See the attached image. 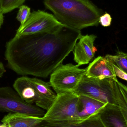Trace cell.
<instances>
[{
    "mask_svg": "<svg viewBox=\"0 0 127 127\" xmlns=\"http://www.w3.org/2000/svg\"><path fill=\"white\" fill-rule=\"evenodd\" d=\"M81 35V31L64 25L50 32L15 35L6 43L5 60L18 74L47 77L73 51Z\"/></svg>",
    "mask_w": 127,
    "mask_h": 127,
    "instance_id": "cell-1",
    "label": "cell"
},
{
    "mask_svg": "<svg viewBox=\"0 0 127 127\" xmlns=\"http://www.w3.org/2000/svg\"><path fill=\"white\" fill-rule=\"evenodd\" d=\"M44 4L61 23L80 31L98 26L103 12L90 0H44Z\"/></svg>",
    "mask_w": 127,
    "mask_h": 127,
    "instance_id": "cell-2",
    "label": "cell"
},
{
    "mask_svg": "<svg viewBox=\"0 0 127 127\" xmlns=\"http://www.w3.org/2000/svg\"><path fill=\"white\" fill-rule=\"evenodd\" d=\"M102 80L84 75L74 93L90 97L105 103L120 107L125 103L117 81Z\"/></svg>",
    "mask_w": 127,
    "mask_h": 127,
    "instance_id": "cell-3",
    "label": "cell"
},
{
    "mask_svg": "<svg viewBox=\"0 0 127 127\" xmlns=\"http://www.w3.org/2000/svg\"><path fill=\"white\" fill-rule=\"evenodd\" d=\"M79 95L74 92L57 94V97L43 120L48 121H65L79 120Z\"/></svg>",
    "mask_w": 127,
    "mask_h": 127,
    "instance_id": "cell-4",
    "label": "cell"
},
{
    "mask_svg": "<svg viewBox=\"0 0 127 127\" xmlns=\"http://www.w3.org/2000/svg\"><path fill=\"white\" fill-rule=\"evenodd\" d=\"M80 66L62 64L51 74L50 84L57 94L76 90L87 71V68H80Z\"/></svg>",
    "mask_w": 127,
    "mask_h": 127,
    "instance_id": "cell-5",
    "label": "cell"
},
{
    "mask_svg": "<svg viewBox=\"0 0 127 127\" xmlns=\"http://www.w3.org/2000/svg\"><path fill=\"white\" fill-rule=\"evenodd\" d=\"M45 110L36 105L25 102L10 87H0V112L43 118L46 113Z\"/></svg>",
    "mask_w": 127,
    "mask_h": 127,
    "instance_id": "cell-6",
    "label": "cell"
},
{
    "mask_svg": "<svg viewBox=\"0 0 127 127\" xmlns=\"http://www.w3.org/2000/svg\"><path fill=\"white\" fill-rule=\"evenodd\" d=\"M63 25L53 14L39 10L31 12L26 22L16 31L15 35L50 32Z\"/></svg>",
    "mask_w": 127,
    "mask_h": 127,
    "instance_id": "cell-7",
    "label": "cell"
},
{
    "mask_svg": "<svg viewBox=\"0 0 127 127\" xmlns=\"http://www.w3.org/2000/svg\"><path fill=\"white\" fill-rule=\"evenodd\" d=\"M97 36L94 34L81 35L73 50L74 60L78 65L88 64L95 57L97 49L94 42Z\"/></svg>",
    "mask_w": 127,
    "mask_h": 127,
    "instance_id": "cell-8",
    "label": "cell"
},
{
    "mask_svg": "<svg viewBox=\"0 0 127 127\" xmlns=\"http://www.w3.org/2000/svg\"><path fill=\"white\" fill-rule=\"evenodd\" d=\"M86 75L89 77L100 80L110 78L118 80L111 63L105 58L98 56L87 67Z\"/></svg>",
    "mask_w": 127,
    "mask_h": 127,
    "instance_id": "cell-9",
    "label": "cell"
},
{
    "mask_svg": "<svg viewBox=\"0 0 127 127\" xmlns=\"http://www.w3.org/2000/svg\"><path fill=\"white\" fill-rule=\"evenodd\" d=\"M97 114L106 127H127L126 119L118 106L108 104Z\"/></svg>",
    "mask_w": 127,
    "mask_h": 127,
    "instance_id": "cell-10",
    "label": "cell"
},
{
    "mask_svg": "<svg viewBox=\"0 0 127 127\" xmlns=\"http://www.w3.org/2000/svg\"><path fill=\"white\" fill-rule=\"evenodd\" d=\"M31 79L38 95V100L35 105L47 111L55 101L57 94L52 90L50 82H46L35 78H31Z\"/></svg>",
    "mask_w": 127,
    "mask_h": 127,
    "instance_id": "cell-11",
    "label": "cell"
},
{
    "mask_svg": "<svg viewBox=\"0 0 127 127\" xmlns=\"http://www.w3.org/2000/svg\"><path fill=\"white\" fill-rule=\"evenodd\" d=\"M13 89L25 102L30 104H36L39 97L34 84L31 78L22 76L15 80Z\"/></svg>",
    "mask_w": 127,
    "mask_h": 127,
    "instance_id": "cell-12",
    "label": "cell"
},
{
    "mask_svg": "<svg viewBox=\"0 0 127 127\" xmlns=\"http://www.w3.org/2000/svg\"><path fill=\"white\" fill-rule=\"evenodd\" d=\"M38 127H106L97 113L81 120L65 121L42 120Z\"/></svg>",
    "mask_w": 127,
    "mask_h": 127,
    "instance_id": "cell-13",
    "label": "cell"
},
{
    "mask_svg": "<svg viewBox=\"0 0 127 127\" xmlns=\"http://www.w3.org/2000/svg\"><path fill=\"white\" fill-rule=\"evenodd\" d=\"M43 118L19 113H9L1 122L7 127H38Z\"/></svg>",
    "mask_w": 127,
    "mask_h": 127,
    "instance_id": "cell-14",
    "label": "cell"
},
{
    "mask_svg": "<svg viewBox=\"0 0 127 127\" xmlns=\"http://www.w3.org/2000/svg\"><path fill=\"white\" fill-rule=\"evenodd\" d=\"M79 98V120L85 119L97 114L100 110L108 104L85 95H80Z\"/></svg>",
    "mask_w": 127,
    "mask_h": 127,
    "instance_id": "cell-15",
    "label": "cell"
},
{
    "mask_svg": "<svg viewBox=\"0 0 127 127\" xmlns=\"http://www.w3.org/2000/svg\"><path fill=\"white\" fill-rule=\"evenodd\" d=\"M105 58L127 74V53L119 51L116 55L107 54Z\"/></svg>",
    "mask_w": 127,
    "mask_h": 127,
    "instance_id": "cell-16",
    "label": "cell"
},
{
    "mask_svg": "<svg viewBox=\"0 0 127 127\" xmlns=\"http://www.w3.org/2000/svg\"><path fill=\"white\" fill-rule=\"evenodd\" d=\"M26 0H0V7L3 14L19 8Z\"/></svg>",
    "mask_w": 127,
    "mask_h": 127,
    "instance_id": "cell-17",
    "label": "cell"
},
{
    "mask_svg": "<svg viewBox=\"0 0 127 127\" xmlns=\"http://www.w3.org/2000/svg\"><path fill=\"white\" fill-rule=\"evenodd\" d=\"M31 13V8L28 6L22 5L19 7L16 18L21 23L20 25H23L26 22Z\"/></svg>",
    "mask_w": 127,
    "mask_h": 127,
    "instance_id": "cell-18",
    "label": "cell"
},
{
    "mask_svg": "<svg viewBox=\"0 0 127 127\" xmlns=\"http://www.w3.org/2000/svg\"><path fill=\"white\" fill-rule=\"evenodd\" d=\"M112 19L110 14L106 12L105 13L100 16L99 24L104 27H109L112 23Z\"/></svg>",
    "mask_w": 127,
    "mask_h": 127,
    "instance_id": "cell-19",
    "label": "cell"
},
{
    "mask_svg": "<svg viewBox=\"0 0 127 127\" xmlns=\"http://www.w3.org/2000/svg\"><path fill=\"white\" fill-rule=\"evenodd\" d=\"M110 63L112 65L114 73L116 77H119L120 78L126 81L127 82V73L122 71V69L119 68L115 65L113 64Z\"/></svg>",
    "mask_w": 127,
    "mask_h": 127,
    "instance_id": "cell-20",
    "label": "cell"
},
{
    "mask_svg": "<svg viewBox=\"0 0 127 127\" xmlns=\"http://www.w3.org/2000/svg\"><path fill=\"white\" fill-rule=\"evenodd\" d=\"M117 83L119 86L120 90L122 93L127 107V87L122 83L119 82L118 80L117 81Z\"/></svg>",
    "mask_w": 127,
    "mask_h": 127,
    "instance_id": "cell-21",
    "label": "cell"
},
{
    "mask_svg": "<svg viewBox=\"0 0 127 127\" xmlns=\"http://www.w3.org/2000/svg\"><path fill=\"white\" fill-rule=\"evenodd\" d=\"M5 72L6 70L3 64L2 63L0 62V78L3 77Z\"/></svg>",
    "mask_w": 127,
    "mask_h": 127,
    "instance_id": "cell-22",
    "label": "cell"
},
{
    "mask_svg": "<svg viewBox=\"0 0 127 127\" xmlns=\"http://www.w3.org/2000/svg\"><path fill=\"white\" fill-rule=\"evenodd\" d=\"M3 14L2 13L1 9L0 7V29L3 23L4 16Z\"/></svg>",
    "mask_w": 127,
    "mask_h": 127,
    "instance_id": "cell-23",
    "label": "cell"
},
{
    "mask_svg": "<svg viewBox=\"0 0 127 127\" xmlns=\"http://www.w3.org/2000/svg\"><path fill=\"white\" fill-rule=\"evenodd\" d=\"M0 127H7L6 125H4V124L0 125Z\"/></svg>",
    "mask_w": 127,
    "mask_h": 127,
    "instance_id": "cell-24",
    "label": "cell"
},
{
    "mask_svg": "<svg viewBox=\"0 0 127 127\" xmlns=\"http://www.w3.org/2000/svg\"></svg>",
    "mask_w": 127,
    "mask_h": 127,
    "instance_id": "cell-25",
    "label": "cell"
}]
</instances>
